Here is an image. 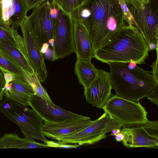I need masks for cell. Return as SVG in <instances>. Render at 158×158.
Returning a JSON list of instances; mask_svg holds the SVG:
<instances>
[{"label": "cell", "instance_id": "7402d4cb", "mask_svg": "<svg viewBox=\"0 0 158 158\" xmlns=\"http://www.w3.org/2000/svg\"><path fill=\"white\" fill-rule=\"evenodd\" d=\"M0 68L4 72H9L15 76L23 78L21 69L7 59L0 52Z\"/></svg>", "mask_w": 158, "mask_h": 158}, {"label": "cell", "instance_id": "74e56055", "mask_svg": "<svg viewBox=\"0 0 158 158\" xmlns=\"http://www.w3.org/2000/svg\"><path fill=\"white\" fill-rule=\"evenodd\" d=\"M84 0H83V1H84Z\"/></svg>", "mask_w": 158, "mask_h": 158}, {"label": "cell", "instance_id": "44dd1931", "mask_svg": "<svg viewBox=\"0 0 158 158\" xmlns=\"http://www.w3.org/2000/svg\"><path fill=\"white\" fill-rule=\"evenodd\" d=\"M22 71L24 79L31 85L36 95L47 102H52L35 73L31 74L22 69Z\"/></svg>", "mask_w": 158, "mask_h": 158}, {"label": "cell", "instance_id": "4fadbf2b", "mask_svg": "<svg viewBox=\"0 0 158 158\" xmlns=\"http://www.w3.org/2000/svg\"><path fill=\"white\" fill-rule=\"evenodd\" d=\"M28 103L45 122H56L67 118H82L86 117L66 110L53 102H47L35 93L30 96Z\"/></svg>", "mask_w": 158, "mask_h": 158}, {"label": "cell", "instance_id": "9a60e30c", "mask_svg": "<svg viewBox=\"0 0 158 158\" xmlns=\"http://www.w3.org/2000/svg\"><path fill=\"white\" fill-rule=\"evenodd\" d=\"M112 85L109 72L99 69L97 78L84 90L86 102L98 108H102L111 96Z\"/></svg>", "mask_w": 158, "mask_h": 158}, {"label": "cell", "instance_id": "4dcf8cb0", "mask_svg": "<svg viewBox=\"0 0 158 158\" xmlns=\"http://www.w3.org/2000/svg\"><path fill=\"white\" fill-rule=\"evenodd\" d=\"M3 72L6 82L5 84L10 83L14 79L15 76L13 74L8 72H5L4 71Z\"/></svg>", "mask_w": 158, "mask_h": 158}, {"label": "cell", "instance_id": "d590c367", "mask_svg": "<svg viewBox=\"0 0 158 158\" xmlns=\"http://www.w3.org/2000/svg\"><path fill=\"white\" fill-rule=\"evenodd\" d=\"M138 1L143 4H146L149 2V0H136Z\"/></svg>", "mask_w": 158, "mask_h": 158}, {"label": "cell", "instance_id": "5b68a950", "mask_svg": "<svg viewBox=\"0 0 158 158\" xmlns=\"http://www.w3.org/2000/svg\"><path fill=\"white\" fill-rule=\"evenodd\" d=\"M143 4L136 0H124L136 28L147 43L150 51L158 43V0Z\"/></svg>", "mask_w": 158, "mask_h": 158}, {"label": "cell", "instance_id": "f1b7e54d", "mask_svg": "<svg viewBox=\"0 0 158 158\" xmlns=\"http://www.w3.org/2000/svg\"><path fill=\"white\" fill-rule=\"evenodd\" d=\"M6 82L3 70L0 68V102L3 100Z\"/></svg>", "mask_w": 158, "mask_h": 158}, {"label": "cell", "instance_id": "30bf717a", "mask_svg": "<svg viewBox=\"0 0 158 158\" xmlns=\"http://www.w3.org/2000/svg\"><path fill=\"white\" fill-rule=\"evenodd\" d=\"M51 8L49 0L43 2L33 8L31 14L26 18L31 31L40 47L54 37Z\"/></svg>", "mask_w": 158, "mask_h": 158}, {"label": "cell", "instance_id": "8fae6325", "mask_svg": "<svg viewBox=\"0 0 158 158\" xmlns=\"http://www.w3.org/2000/svg\"><path fill=\"white\" fill-rule=\"evenodd\" d=\"M23 42L30 63L40 81L44 82L47 77V71L41 47L33 36L25 19L19 24Z\"/></svg>", "mask_w": 158, "mask_h": 158}, {"label": "cell", "instance_id": "8d00e7d4", "mask_svg": "<svg viewBox=\"0 0 158 158\" xmlns=\"http://www.w3.org/2000/svg\"><path fill=\"white\" fill-rule=\"evenodd\" d=\"M56 0H49V1H50V2H52L53 1H56Z\"/></svg>", "mask_w": 158, "mask_h": 158}, {"label": "cell", "instance_id": "6da1fadb", "mask_svg": "<svg viewBox=\"0 0 158 158\" xmlns=\"http://www.w3.org/2000/svg\"><path fill=\"white\" fill-rule=\"evenodd\" d=\"M69 15L73 23L86 30L93 52L116 31L129 25L118 0H84Z\"/></svg>", "mask_w": 158, "mask_h": 158}, {"label": "cell", "instance_id": "3957f363", "mask_svg": "<svg viewBox=\"0 0 158 158\" xmlns=\"http://www.w3.org/2000/svg\"><path fill=\"white\" fill-rule=\"evenodd\" d=\"M127 63L111 62L108 64L109 78L116 95L132 101L138 102L147 97L158 84L150 72L137 66L134 61Z\"/></svg>", "mask_w": 158, "mask_h": 158}, {"label": "cell", "instance_id": "ac0fdd59", "mask_svg": "<svg viewBox=\"0 0 158 158\" xmlns=\"http://www.w3.org/2000/svg\"><path fill=\"white\" fill-rule=\"evenodd\" d=\"M49 148L46 143H40L34 139L22 138L15 133L5 134L0 138V148Z\"/></svg>", "mask_w": 158, "mask_h": 158}, {"label": "cell", "instance_id": "83f0119b", "mask_svg": "<svg viewBox=\"0 0 158 158\" xmlns=\"http://www.w3.org/2000/svg\"><path fill=\"white\" fill-rule=\"evenodd\" d=\"M153 103L158 106V86L154 88L147 97Z\"/></svg>", "mask_w": 158, "mask_h": 158}, {"label": "cell", "instance_id": "8992f818", "mask_svg": "<svg viewBox=\"0 0 158 158\" xmlns=\"http://www.w3.org/2000/svg\"><path fill=\"white\" fill-rule=\"evenodd\" d=\"M54 25V44L52 60L62 59L75 52L73 22L69 15L55 1L51 2Z\"/></svg>", "mask_w": 158, "mask_h": 158}, {"label": "cell", "instance_id": "d4e9b609", "mask_svg": "<svg viewBox=\"0 0 158 158\" xmlns=\"http://www.w3.org/2000/svg\"><path fill=\"white\" fill-rule=\"evenodd\" d=\"M46 143L49 148L53 147L66 149L77 148L80 146L77 144H68L60 140L56 141L48 140Z\"/></svg>", "mask_w": 158, "mask_h": 158}, {"label": "cell", "instance_id": "d6a6232c", "mask_svg": "<svg viewBox=\"0 0 158 158\" xmlns=\"http://www.w3.org/2000/svg\"><path fill=\"white\" fill-rule=\"evenodd\" d=\"M115 136V140L117 142L122 141L124 137L123 135L121 132L116 135Z\"/></svg>", "mask_w": 158, "mask_h": 158}, {"label": "cell", "instance_id": "ffe728a7", "mask_svg": "<svg viewBox=\"0 0 158 158\" xmlns=\"http://www.w3.org/2000/svg\"><path fill=\"white\" fill-rule=\"evenodd\" d=\"M0 52L22 69L31 74L35 73L28 59L18 48L0 40Z\"/></svg>", "mask_w": 158, "mask_h": 158}, {"label": "cell", "instance_id": "e0dca14e", "mask_svg": "<svg viewBox=\"0 0 158 158\" xmlns=\"http://www.w3.org/2000/svg\"><path fill=\"white\" fill-rule=\"evenodd\" d=\"M73 38L77 59L91 60L93 58V51L88 33L83 26L74 23Z\"/></svg>", "mask_w": 158, "mask_h": 158}, {"label": "cell", "instance_id": "603a6c76", "mask_svg": "<svg viewBox=\"0 0 158 158\" xmlns=\"http://www.w3.org/2000/svg\"><path fill=\"white\" fill-rule=\"evenodd\" d=\"M0 40L19 49L14 30L7 29L0 26Z\"/></svg>", "mask_w": 158, "mask_h": 158}, {"label": "cell", "instance_id": "ba28073f", "mask_svg": "<svg viewBox=\"0 0 158 158\" xmlns=\"http://www.w3.org/2000/svg\"><path fill=\"white\" fill-rule=\"evenodd\" d=\"M105 112L122 125L148 121V113L139 102L130 101L116 95L111 96L103 106Z\"/></svg>", "mask_w": 158, "mask_h": 158}, {"label": "cell", "instance_id": "cb8c5ba5", "mask_svg": "<svg viewBox=\"0 0 158 158\" xmlns=\"http://www.w3.org/2000/svg\"><path fill=\"white\" fill-rule=\"evenodd\" d=\"M83 0H56L59 6L65 12L69 14L73 10L78 6Z\"/></svg>", "mask_w": 158, "mask_h": 158}, {"label": "cell", "instance_id": "52a82bcc", "mask_svg": "<svg viewBox=\"0 0 158 158\" xmlns=\"http://www.w3.org/2000/svg\"><path fill=\"white\" fill-rule=\"evenodd\" d=\"M122 124L116 119L105 112L99 118L81 131L71 135L62 137L59 140L68 144L80 146L96 143L107 137L106 134Z\"/></svg>", "mask_w": 158, "mask_h": 158}, {"label": "cell", "instance_id": "1f68e13d", "mask_svg": "<svg viewBox=\"0 0 158 158\" xmlns=\"http://www.w3.org/2000/svg\"><path fill=\"white\" fill-rule=\"evenodd\" d=\"M49 44L48 43L44 44L41 47L40 52L42 54L45 53L48 49Z\"/></svg>", "mask_w": 158, "mask_h": 158}, {"label": "cell", "instance_id": "9c48e42d", "mask_svg": "<svg viewBox=\"0 0 158 158\" xmlns=\"http://www.w3.org/2000/svg\"><path fill=\"white\" fill-rule=\"evenodd\" d=\"M121 132L124 135L122 142L128 148L144 147L158 148V121L126 124Z\"/></svg>", "mask_w": 158, "mask_h": 158}, {"label": "cell", "instance_id": "7a4b0ae2", "mask_svg": "<svg viewBox=\"0 0 158 158\" xmlns=\"http://www.w3.org/2000/svg\"><path fill=\"white\" fill-rule=\"evenodd\" d=\"M149 46L135 27L127 25L114 33L101 47L93 52V58L104 63L134 61L145 63Z\"/></svg>", "mask_w": 158, "mask_h": 158}, {"label": "cell", "instance_id": "7c38bea8", "mask_svg": "<svg viewBox=\"0 0 158 158\" xmlns=\"http://www.w3.org/2000/svg\"><path fill=\"white\" fill-rule=\"evenodd\" d=\"M94 122L88 117L82 118H69L56 122L44 121L42 131L45 136L58 141L61 137L81 131Z\"/></svg>", "mask_w": 158, "mask_h": 158}, {"label": "cell", "instance_id": "f546056e", "mask_svg": "<svg viewBox=\"0 0 158 158\" xmlns=\"http://www.w3.org/2000/svg\"><path fill=\"white\" fill-rule=\"evenodd\" d=\"M47 0H25L27 11L34 8L42 2Z\"/></svg>", "mask_w": 158, "mask_h": 158}, {"label": "cell", "instance_id": "2e32d148", "mask_svg": "<svg viewBox=\"0 0 158 158\" xmlns=\"http://www.w3.org/2000/svg\"><path fill=\"white\" fill-rule=\"evenodd\" d=\"M14 79L5 84L4 96L25 106H29L30 96L35 93L23 78L15 76Z\"/></svg>", "mask_w": 158, "mask_h": 158}, {"label": "cell", "instance_id": "277c9868", "mask_svg": "<svg viewBox=\"0 0 158 158\" xmlns=\"http://www.w3.org/2000/svg\"><path fill=\"white\" fill-rule=\"evenodd\" d=\"M0 111L19 126L25 138L47 141L42 131L43 120L32 109L5 97L0 102Z\"/></svg>", "mask_w": 158, "mask_h": 158}, {"label": "cell", "instance_id": "4316f807", "mask_svg": "<svg viewBox=\"0 0 158 158\" xmlns=\"http://www.w3.org/2000/svg\"><path fill=\"white\" fill-rule=\"evenodd\" d=\"M156 59L155 61L153 62L150 67L152 68V71L150 72L155 81L158 84V46L156 49Z\"/></svg>", "mask_w": 158, "mask_h": 158}, {"label": "cell", "instance_id": "e575fe53", "mask_svg": "<svg viewBox=\"0 0 158 158\" xmlns=\"http://www.w3.org/2000/svg\"><path fill=\"white\" fill-rule=\"evenodd\" d=\"M54 39L53 38L49 40L48 43L53 47L54 44Z\"/></svg>", "mask_w": 158, "mask_h": 158}, {"label": "cell", "instance_id": "836d02e7", "mask_svg": "<svg viewBox=\"0 0 158 158\" xmlns=\"http://www.w3.org/2000/svg\"><path fill=\"white\" fill-rule=\"evenodd\" d=\"M111 134L110 135L114 136L121 132V129L116 128L113 129L111 131Z\"/></svg>", "mask_w": 158, "mask_h": 158}, {"label": "cell", "instance_id": "d6986e66", "mask_svg": "<svg viewBox=\"0 0 158 158\" xmlns=\"http://www.w3.org/2000/svg\"><path fill=\"white\" fill-rule=\"evenodd\" d=\"M74 71L79 83L86 89L97 78L99 69L91 60H77L74 66Z\"/></svg>", "mask_w": 158, "mask_h": 158}, {"label": "cell", "instance_id": "5bb4252c", "mask_svg": "<svg viewBox=\"0 0 158 158\" xmlns=\"http://www.w3.org/2000/svg\"><path fill=\"white\" fill-rule=\"evenodd\" d=\"M28 11L25 0H0V26L17 30Z\"/></svg>", "mask_w": 158, "mask_h": 158}, {"label": "cell", "instance_id": "484cf974", "mask_svg": "<svg viewBox=\"0 0 158 158\" xmlns=\"http://www.w3.org/2000/svg\"><path fill=\"white\" fill-rule=\"evenodd\" d=\"M125 19L129 25L134 27V22L124 0H118Z\"/></svg>", "mask_w": 158, "mask_h": 158}]
</instances>
